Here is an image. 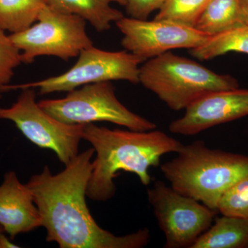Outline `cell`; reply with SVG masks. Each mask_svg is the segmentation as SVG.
I'll return each mask as SVG.
<instances>
[{
    "instance_id": "obj_13",
    "label": "cell",
    "mask_w": 248,
    "mask_h": 248,
    "mask_svg": "<svg viewBox=\"0 0 248 248\" xmlns=\"http://www.w3.org/2000/svg\"><path fill=\"white\" fill-rule=\"evenodd\" d=\"M50 8L65 14L75 15L88 21L98 32L110 29L112 23L124 17L123 13L112 7L117 3L125 6V0H46Z\"/></svg>"
},
{
    "instance_id": "obj_19",
    "label": "cell",
    "mask_w": 248,
    "mask_h": 248,
    "mask_svg": "<svg viewBox=\"0 0 248 248\" xmlns=\"http://www.w3.org/2000/svg\"><path fill=\"white\" fill-rule=\"evenodd\" d=\"M217 212L225 216L248 219V175L235 183L222 195Z\"/></svg>"
},
{
    "instance_id": "obj_20",
    "label": "cell",
    "mask_w": 248,
    "mask_h": 248,
    "mask_svg": "<svg viewBox=\"0 0 248 248\" xmlns=\"http://www.w3.org/2000/svg\"><path fill=\"white\" fill-rule=\"evenodd\" d=\"M22 63V53L15 45L10 35L0 29V93L10 84L15 68Z\"/></svg>"
},
{
    "instance_id": "obj_3",
    "label": "cell",
    "mask_w": 248,
    "mask_h": 248,
    "mask_svg": "<svg viewBox=\"0 0 248 248\" xmlns=\"http://www.w3.org/2000/svg\"><path fill=\"white\" fill-rule=\"evenodd\" d=\"M160 169L174 190L217 211L222 195L248 175V156L211 149L198 140L183 145Z\"/></svg>"
},
{
    "instance_id": "obj_17",
    "label": "cell",
    "mask_w": 248,
    "mask_h": 248,
    "mask_svg": "<svg viewBox=\"0 0 248 248\" xmlns=\"http://www.w3.org/2000/svg\"><path fill=\"white\" fill-rule=\"evenodd\" d=\"M240 0H211L195 29L210 36L242 24L239 17Z\"/></svg>"
},
{
    "instance_id": "obj_11",
    "label": "cell",
    "mask_w": 248,
    "mask_h": 248,
    "mask_svg": "<svg viewBox=\"0 0 248 248\" xmlns=\"http://www.w3.org/2000/svg\"><path fill=\"white\" fill-rule=\"evenodd\" d=\"M248 115V89L215 91L186 108L182 117L169 124V130L183 136H194Z\"/></svg>"
},
{
    "instance_id": "obj_14",
    "label": "cell",
    "mask_w": 248,
    "mask_h": 248,
    "mask_svg": "<svg viewBox=\"0 0 248 248\" xmlns=\"http://www.w3.org/2000/svg\"><path fill=\"white\" fill-rule=\"evenodd\" d=\"M213 223L192 248H248V219L222 215Z\"/></svg>"
},
{
    "instance_id": "obj_2",
    "label": "cell",
    "mask_w": 248,
    "mask_h": 248,
    "mask_svg": "<svg viewBox=\"0 0 248 248\" xmlns=\"http://www.w3.org/2000/svg\"><path fill=\"white\" fill-rule=\"evenodd\" d=\"M82 138L96 153L86 190L88 198L94 202H107L115 195L114 179L120 171L133 173L143 186H149L151 168L159 166L164 155L178 153L184 145L156 128L135 131L93 123L85 124Z\"/></svg>"
},
{
    "instance_id": "obj_6",
    "label": "cell",
    "mask_w": 248,
    "mask_h": 248,
    "mask_svg": "<svg viewBox=\"0 0 248 248\" xmlns=\"http://www.w3.org/2000/svg\"><path fill=\"white\" fill-rule=\"evenodd\" d=\"M78 62L71 69L58 76L27 84L7 85L1 92L32 88L40 94L70 92L85 85L124 80L140 84V65L146 62L127 51H107L91 46L80 53Z\"/></svg>"
},
{
    "instance_id": "obj_4",
    "label": "cell",
    "mask_w": 248,
    "mask_h": 248,
    "mask_svg": "<svg viewBox=\"0 0 248 248\" xmlns=\"http://www.w3.org/2000/svg\"><path fill=\"white\" fill-rule=\"evenodd\" d=\"M140 84L175 111L185 110L209 93L239 87L238 80L230 75L218 74L171 51L143 62Z\"/></svg>"
},
{
    "instance_id": "obj_16",
    "label": "cell",
    "mask_w": 248,
    "mask_h": 248,
    "mask_svg": "<svg viewBox=\"0 0 248 248\" xmlns=\"http://www.w3.org/2000/svg\"><path fill=\"white\" fill-rule=\"evenodd\" d=\"M46 5V0H0V29L11 34L26 30Z\"/></svg>"
},
{
    "instance_id": "obj_23",
    "label": "cell",
    "mask_w": 248,
    "mask_h": 248,
    "mask_svg": "<svg viewBox=\"0 0 248 248\" xmlns=\"http://www.w3.org/2000/svg\"><path fill=\"white\" fill-rule=\"evenodd\" d=\"M5 231L0 226V248H19L17 245L13 244L4 234Z\"/></svg>"
},
{
    "instance_id": "obj_5",
    "label": "cell",
    "mask_w": 248,
    "mask_h": 248,
    "mask_svg": "<svg viewBox=\"0 0 248 248\" xmlns=\"http://www.w3.org/2000/svg\"><path fill=\"white\" fill-rule=\"evenodd\" d=\"M38 104L54 118L71 125L107 122L135 131L156 128L154 122L122 104L110 81L85 85L70 91L65 97L44 99Z\"/></svg>"
},
{
    "instance_id": "obj_24",
    "label": "cell",
    "mask_w": 248,
    "mask_h": 248,
    "mask_svg": "<svg viewBox=\"0 0 248 248\" xmlns=\"http://www.w3.org/2000/svg\"><path fill=\"white\" fill-rule=\"evenodd\" d=\"M1 94H0V99H1Z\"/></svg>"
},
{
    "instance_id": "obj_1",
    "label": "cell",
    "mask_w": 248,
    "mask_h": 248,
    "mask_svg": "<svg viewBox=\"0 0 248 248\" xmlns=\"http://www.w3.org/2000/svg\"><path fill=\"white\" fill-rule=\"evenodd\" d=\"M94 148L77 155L64 170L53 174L46 166L27 185L33 196L46 231V241L60 248H141L151 241L145 228L117 236L101 228L86 203Z\"/></svg>"
},
{
    "instance_id": "obj_21",
    "label": "cell",
    "mask_w": 248,
    "mask_h": 248,
    "mask_svg": "<svg viewBox=\"0 0 248 248\" xmlns=\"http://www.w3.org/2000/svg\"><path fill=\"white\" fill-rule=\"evenodd\" d=\"M166 0H125V12L130 17L148 19L155 11H159Z\"/></svg>"
},
{
    "instance_id": "obj_9",
    "label": "cell",
    "mask_w": 248,
    "mask_h": 248,
    "mask_svg": "<svg viewBox=\"0 0 248 248\" xmlns=\"http://www.w3.org/2000/svg\"><path fill=\"white\" fill-rule=\"evenodd\" d=\"M147 195L164 233L166 248H192L212 226L218 213L161 181L148 189Z\"/></svg>"
},
{
    "instance_id": "obj_10",
    "label": "cell",
    "mask_w": 248,
    "mask_h": 248,
    "mask_svg": "<svg viewBox=\"0 0 248 248\" xmlns=\"http://www.w3.org/2000/svg\"><path fill=\"white\" fill-rule=\"evenodd\" d=\"M116 25L123 34L124 48L146 61L173 49L195 48L209 37L195 28L166 20L124 17Z\"/></svg>"
},
{
    "instance_id": "obj_18",
    "label": "cell",
    "mask_w": 248,
    "mask_h": 248,
    "mask_svg": "<svg viewBox=\"0 0 248 248\" xmlns=\"http://www.w3.org/2000/svg\"><path fill=\"white\" fill-rule=\"evenodd\" d=\"M211 0H166L155 16L156 20H166L195 28L201 16Z\"/></svg>"
},
{
    "instance_id": "obj_7",
    "label": "cell",
    "mask_w": 248,
    "mask_h": 248,
    "mask_svg": "<svg viewBox=\"0 0 248 248\" xmlns=\"http://www.w3.org/2000/svg\"><path fill=\"white\" fill-rule=\"evenodd\" d=\"M86 22L79 16L59 12L46 5L36 24L9 35L22 53V63H32L43 55L68 61L93 46L86 32Z\"/></svg>"
},
{
    "instance_id": "obj_8",
    "label": "cell",
    "mask_w": 248,
    "mask_h": 248,
    "mask_svg": "<svg viewBox=\"0 0 248 248\" xmlns=\"http://www.w3.org/2000/svg\"><path fill=\"white\" fill-rule=\"evenodd\" d=\"M0 120L11 121L36 146L50 149L66 166L79 154L85 124L71 125L54 118L36 102L35 89H22L9 108H0Z\"/></svg>"
},
{
    "instance_id": "obj_12",
    "label": "cell",
    "mask_w": 248,
    "mask_h": 248,
    "mask_svg": "<svg viewBox=\"0 0 248 248\" xmlns=\"http://www.w3.org/2000/svg\"><path fill=\"white\" fill-rule=\"evenodd\" d=\"M0 226L11 239L42 227L32 192L14 171L4 174L0 185Z\"/></svg>"
},
{
    "instance_id": "obj_15",
    "label": "cell",
    "mask_w": 248,
    "mask_h": 248,
    "mask_svg": "<svg viewBox=\"0 0 248 248\" xmlns=\"http://www.w3.org/2000/svg\"><path fill=\"white\" fill-rule=\"evenodd\" d=\"M231 52L248 54V24H238L209 36L202 45L190 50V55L200 60H212Z\"/></svg>"
},
{
    "instance_id": "obj_22",
    "label": "cell",
    "mask_w": 248,
    "mask_h": 248,
    "mask_svg": "<svg viewBox=\"0 0 248 248\" xmlns=\"http://www.w3.org/2000/svg\"><path fill=\"white\" fill-rule=\"evenodd\" d=\"M239 17L242 24L248 25V0H240Z\"/></svg>"
}]
</instances>
